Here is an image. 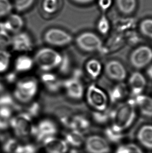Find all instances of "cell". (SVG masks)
<instances>
[{
    "mask_svg": "<svg viewBox=\"0 0 152 153\" xmlns=\"http://www.w3.org/2000/svg\"><path fill=\"white\" fill-rule=\"evenodd\" d=\"M40 83L36 77L28 75L18 79L13 86L12 94L17 103L28 105L36 100Z\"/></svg>",
    "mask_w": 152,
    "mask_h": 153,
    "instance_id": "obj_1",
    "label": "cell"
},
{
    "mask_svg": "<svg viewBox=\"0 0 152 153\" xmlns=\"http://www.w3.org/2000/svg\"><path fill=\"white\" fill-rule=\"evenodd\" d=\"M136 109L134 99L119 103L117 107L112 110L111 128L121 132L129 128L136 119Z\"/></svg>",
    "mask_w": 152,
    "mask_h": 153,
    "instance_id": "obj_2",
    "label": "cell"
},
{
    "mask_svg": "<svg viewBox=\"0 0 152 153\" xmlns=\"http://www.w3.org/2000/svg\"><path fill=\"white\" fill-rule=\"evenodd\" d=\"M37 67L41 72H54L58 70L63 59V53L57 49L45 46L38 49L33 56Z\"/></svg>",
    "mask_w": 152,
    "mask_h": 153,
    "instance_id": "obj_3",
    "label": "cell"
},
{
    "mask_svg": "<svg viewBox=\"0 0 152 153\" xmlns=\"http://www.w3.org/2000/svg\"><path fill=\"white\" fill-rule=\"evenodd\" d=\"M43 39L47 46L55 49L67 47L74 41V37L72 33L57 27L50 28L45 30Z\"/></svg>",
    "mask_w": 152,
    "mask_h": 153,
    "instance_id": "obj_4",
    "label": "cell"
},
{
    "mask_svg": "<svg viewBox=\"0 0 152 153\" xmlns=\"http://www.w3.org/2000/svg\"><path fill=\"white\" fill-rule=\"evenodd\" d=\"M84 97L88 105L94 111H103L108 109L109 102L108 95L96 84L89 85L86 89Z\"/></svg>",
    "mask_w": 152,
    "mask_h": 153,
    "instance_id": "obj_5",
    "label": "cell"
},
{
    "mask_svg": "<svg viewBox=\"0 0 152 153\" xmlns=\"http://www.w3.org/2000/svg\"><path fill=\"white\" fill-rule=\"evenodd\" d=\"M74 42L79 50L86 53L99 51L103 46L100 37L91 31H84L78 34Z\"/></svg>",
    "mask_w": 152,
    "mask_h": 153,
    "instance_id": "obj_6",
    "label": "cell"
},
{
    "mask_svg": "<svg viewBox=\"0 0 152 153\" xmlns=\"http://www.w3.org/2000/svg\"><path fill=\"white\" fill-rule=\"evenodd\" d=\"M33 126L32 118L25 111L13 116L10 120V126L19 137H26L31 135Z\"/></svg>",
    "mask_w": 152,
    "mask_h": 153,
    "instance_id": "obj_7",
    "label": "cell"
},
{
    "mask_svg": "<svg viewBox=\"0 0 152 153\" xmlns=\"http://www.w3.org/2000/svg\"><path fill=\"white\" fill-rule=\"evenodd\" d=\"M62 91L69 100L79 101L84 97L86 89L82 79L70 76L63 80Z\"/></svg>",
    "mask_w": 152,
    "mask_h": 153,
    "instance_id": "obj_8",
    "label": "cell"
},
{
    "mask_svg": "<svg viewBox=\"0 0 152 153\" xmlns=\"http://www.w3.org/2000/svg\"><path fill=\"white\" fill-rule=\"evenodd\" d=\"M34 47L33 37L28 32L22 30L13 35L10 47L13 51L19 54H29Z\"/></svg>",
    "mask_w": 152,
    "mask_h": 153,
    "instance_id": "obj_9",
    "label": "cell"
},
{
    "mask_svg": "<svg viewBox=\"0 0 152 153\" xmlns=\"http://www.w3.org/2000/svg\"><path fill=\"white\" fill-rule=\"evenodd\" d=\"M152 62V48L143 45L136 48L130 56V62L134 68L140 70L145 68Z\"/></svg>",
    "mask_w": 152,
    "mask_h": 153,
    "instance_id": "obj_10",
    "label": "cell"
},
{
    "mask_svg": "<svg viewBox=\"0 0 152 153\" xmlns=\"http://www.w3.org/2000/svg\"><path fill=\"white\" fill-rule=\"evenodd\" d=\"M58 132L57 124L49 118H43L33 126L31 135L38 141H43L47 137L55 136Z\"/></svg>",
    "mask_w": 152,
    "mask_h": 153,
    "instance_id": "obj_11",
    "label": "cell"
},
{
    "mask_svg": "<svg viewBox=\"0 0 152 153\" xmlns=\"http://www.w3.org/2000/svg\"><path fill=\"white\" fill-rule=\"evenodd\" d=\"M104 68L107 77L118 83L122 82L127 77V72L125 66L118 60L109 61L106 63Z\"/></svg>",
    "mask_w": 152,
    "mask_h": 153,
    "instance_id": "obj_12",
    "label": "cell"
},
{
    "mask_svg": "<svg viewBox=\"0 0 152 153\" xmlns=\"http://www.w3.org/2000/svg\"><path fill=\"white\" fill-rule=\"evenodd\" d=\"M85 149L88 153H109V143L103 137L94 135L89 137L84 141Z\"/></svg>",
    "mask_w": 152,
    "mask_h": 153,
    "instance_id": "obj_13",
    "label": "cell"
},
{
    "mask_svg": "<svg viewBox=\"0 0 152 153\" xmlns=\"http://www.w3.org/2000/svg\"><path fill=\"white\" fill-rule=\"evenodd\" d=\"M40 85L51 93H56L62 90L63 80L54 72H42L39 79Z\"/></svg>",
    "mask_w": 152,
    "mask_h": 153,
    "instance_id": "obj_14",
    "label": "cell"
},
{
    "mask_svg": "<svg viewBox=\"0 0 152 153\" xmlns=\"http://www.w3.org/2000/svg\"><path fill=\"white\" fill-rule=\"evenodd\" d=\"M13 70L19 74H25L31 72L35 67L33 56L29 54H19L13 60Z\"/></svg>",
    "mask_w": 152,
    "mask_h": 153,
    "instance_id": "obj_15",
    "label": "cell"
},
{
    "mask_svg": "<svg viewBox=\"0 0 152 153\" xmlns=\"http://www.w3.org/2000/svg\"><path fill=\"white\" fill-rule=\"evenodd\" d=\"M25 21L18 14H10L6 19L0 23V29L10 33L12 35L23 30Z\"/></svg>",
    "mask_w": 152,
    "mask_h": 153,
    "instance_id": "obj_16",
    "label": "cell"
},
{
    "mask_svg": "<svg viewBox=\"0 0 152 153\" xmlns=\"http://www.w3.org/2000/svg\"><path fill=\"white\" fill-rule=\"evenodd\" d=\"M146 86V79L141 73L135 72L130 76L127 87L134 97L142 94Z\"/></svg>",
    "mask_w": 152,
    "mask_h": 153,
    "instance_id": "obj_17",
    "label": "cell"
},
{
    "mask_svg": "<svg viewBox=\"0 0 152 153\" xmlns=\"http://www.w3.org/2000/svg\"><path fill=\"white\" fill-rule=\"evenodd\" d=\"M42 142L47 153H66L68 151V145L66 141L55 136L47 137Z\"/></svg>",
    "mask_w": 152,
    "mask_h": 153,
    "instance_id": "obj_18",
    "label": "cell"
},
{
    "mask_svg": "<svg viewBox=\"0 0 152 153\" xmlns=\"http://www.w3.org/2000/svg\"><path fill=\"white\" fill-rule=\"evenodd\" d=\"M134 99L136 107L141 114L146 117L152 118V97L142 94Z\"/></svg>",
    "mask_w": 152,
    "mask_h": 153,
    "instance_id": "obj_19",
    "label": "cell"
},
{
    "mask_svg": "<svg viewBox=\"0 0 152 153\" xmlns=\"http://www.w3.org/2000/svg\"><path fill=\"white\" fill-rule=\"evenodd\" d=\"M129 89L127 86L123 83H119L118 84L115 85L110 89L108 95L109 102L114 103H121L125 102L124 100L127 96Z\"/></svg>",
    "mask_w": 152,
    "mask_h": 153,
    "instance_id": "obj_20",
    "label": "cell"
},
{
    "mask_svg": "<svg viewBox=\"0 0 152 153\" xmlns=\"http://www.w3.org/2000/svg\"><path fill=\"white\" fill-rule=\"evenodd\" d=\"M103 70V65L101 62L94 58L88 60L84 65L85 72L92 79H98L102 74Z\"/></svg>",
    "mask_w": 152,
    "mask_h": 153,
    "instance_id": "obj_21",
    "label": "cell"
},
{
    "mask_svg": "<svg viewBox=\"0 0 152 153\" xmlns=\"http://www.w3.org/2000/svg\"><path fill=\"white\" fill-rule=\"evenodd\" d=\"M137 138L142 146L152 149V125L146 124L142 126L138 131Z\"/></svg>",
    "mask_w": 152,
    "mask_h": 153,
    "instance_id": "obj_22",
    "label": "cell"
},
{
    "mask_svg": "<svg viewBox=\"0 0 152 153\" xmlns=\"http://www.w3.org/2000/svg\"><path fill=\"white\" fill-rule=\"evenodd\" d=\"M82 132L75 130H70L65 134V141L68 145L74 147H80L84 141Z\"/></svg>",
    "mask_w": 152,
    "mask_h": 153,
    "instance_id": "obj_23",
    "label": "cell"
},
{
    "mask_svg": "<svg viewBox=\"0 0 152 153\" xmlns=\"http://www.w3.org/2000/svg\"><path fill=\"white\" fill-rule=\"evenodd\" d=\"M12 62V56L10 52L7 49L0 48V74H4L10 70Z\"/></svg>",
    "mask_w": 152,
    "mask_h": 153,
    "instance_id": "obj_24",
    "label": "cell"
},
{
    "mask_svg": "<svg viewBox=\"0 0 152 153\" xmlns=\"http://www.w3.org/2000/svg\"><path fill=\"white\" fill-rule=\"evenodd\" d=\"M116 3L118 10L124 14H131L137 7V0H116Z\"/></svg>",
    "mask_w": 152,
    "mask_h": 153,
    "instance_id": "obj_25",
    "label": "cell"
},
{
    "mask_svg": "<svg viewBox=\"0 0 152 153\" xmlns=\"http://www.w3.org/2000/svg\"><path fill=\"white\" fill-rule=\"evenodd\" d=\"M72 60L70 55L63 54L62 62L58 70L62 74L66 75L70 73L72 71Z\"/></svg>",
    "mask_w": 152,
    "mask_h": 153,
    "instance_id": "obj_26",
    "label": "cell"
},
{
    "mask_svg": "<svg viewBox=\"0 0 152 153\" xmlns=\"http://www.w3.org/2000/svg\"><path fill=\"white\" fill-rule=\"evenodd\" d=\"M58 0H43L42 7L43 11L47 14H55L58 10Z\"/></svg>",
    "mask_w": 152,
    "mask_h": 153,
    "instance_id": "obj_27",
    "label": "cell"
},
{
    "mask_svg": "<svg viewBox=\"0 0 152 153\" xmlns=\"http://www.w3.org/2000/svg\"><path fill=\"white\" fill-rule=\"evenodd\" d=\"M115 153H144L139 146L134 143L123 144L118 147Z\"/></svg>",
    "mask_w": 152,
    "mask_h": 153,
    "instance_id": "obj_28",
    "label": "cell"
},
{
    "mask_svg": "<svg viewBox=\"0 0 152 153\" xmlns=\"http://www.w3.org/2000/svg\"><path fill=\"white\" fill-rule=\"evenodd\" d=\"M139 27L142 35L152 42V19H144L140 23Z\"/></svg>",
    "mask_w": 152,
    "mask_h": 153,
    "instance_id": "obj_29",
    "label": "cell"
},
{
    "mask_svg": "<svg viewBox=\"0 0 152 153\" xmlns=\"http://www.w3.org/2000/svg\"><path fill=\"white\" fill-rule=\"evenodd\" d=\"M112 110L108 109L103 111H95L93 114V118L95 121L99 123H104L107 121L111 120Z\"/></svg>",
    "mask_w": 152,
    "mask_h": 153,
    "instance_id": "obj_30",
    "label": "cell"
},
{
    "mask_svg": "<svg viewBox=\"0 0 152 153\" xmlns=\"http://www.w3.org/2000/svg\"><path fill=\"white\" fill-rule=\"evenodd\" d=\"M110 23L105 15L100 18L97 23V29L100 33L105 35L108 33L110 30Z\"/></svg>",
    "mask_w": 152,
    "mask_h": 153,
    "instance_id": "obj_31",
    "label": "cell"
},
{
    "mask_svg": "<svg viewBox=\"0 0 152 153\" xmlns=\"http://www.w3.org/2000/svg\"><path fill=\"white\" fill-rule=\"evenodd\" d=\"M27 105V110L25 112L31 118L33 119L39 116L42 110V105L39 102H36L35 100Z\"/></svg>",
    "mask_w": 152,
    "mask_h": 153,
    "instance_id": "obj_32",
    "label": "cell"
},
{
    "mask_svg": "<svg viewBox=\"0 0 152 153\" xmlns=\"http://www.w3.org/2000/svg\"><path fill=\"white\" fill-rule=\"evenodd\" d=\"M16 103L12 94H8L5 92L0 95V107H8L14 109Z\"/></svg>",
    "mask_w": 152,
    "mask_h": 153,
    "instance_id": "obj_33",
    "label": "cell"
},
{
    "mask_svg": "<svg viewBox=\"0 0 152 153\" xmlns=\"http://www.w3.org/2000/svg\"><path fill=\"white\" fill-rule=\"evenodd\" d=\"M35 0H14V7L19 12L28 10L32 5Z\"/></svg>",
    "mask_w": 152,
    "mask_h": 153,
    "instance_id": "obj_34",
    "label": "cell"
},
{
    "mask_svg": "<svg viewBox=\"0 0 152 153\" xmlns=\"http://www.w3.org/2000/svg\"><path fill=\"white\" fill-rule=\"evenodd\" d=\"M13 7L10 0H0V19L10 14Z\"/></svg>",
    "mask_w": 152,
    "mask_h": 153,
    "instance_id": "obj_35",
    "label": "cell"
},
{
    "mask_svg": "<svg viewBox=\"0 0 152 153\" xmlns=\"http://www.w3.org/2000/svg\"><path fill=\"white\" fill-rule=\"evenodd\" d=\"M20 144L16 139H9L4 143L3 149L6 153H15Z\"/></svg>",
    "mask_w": 152,
    "mask_h": 153,
    "instance_id": "obj_36",
    "label": "cell"
},
{
    "mask_svg": "<svg viewBox=\"0 0 152 153\" xmlns=\"http://www.w3.org/2000/svg\"><path fill=\"white\" fill-rule=\"evenodd\" d=\"M12 35L3 30L0 29V48L7 49L10 47Z\"/></svg>",
    "mask_w": 152,
    "mask_h": 153,
    "instance_id": "obj_37",
    "label": "cell"
},
{
    "mask_svg": "<svg viewBox=\"0 0 152 153\" xmlns=\"http://www.w3.org/2000/svg\"><path fill=\"white\" fill-rule=\"evenodd\" d=\"M105 135L108 140L113 142H118L122 138V134L121 132H119L112 128L111 126L107 128L105 130Z\"/></svg>",
    "mask_w": 152,
    "mask_h": 153,
    "instance_id": "obj_38",
    "label": "cell"
},
{
    "mask_svg": "<svg viewBox=\"0 0 152 153\" xmlns=\"http://www.w3.org/2000/svg\"><path fill=\"white\" fill-rule=\"evenodd\" d=\"M4 83L5 84L13 85V86L16 83L17 81L19 79L18 74L13 70L12 71H8L6 73L4 74Z\"/></svg>",
    "mask_w": 152,
    "mask_h": 153,
    "instance_id": "obj_39",
    "label": "cell"
},
{
    "mask_svg": "<svg viewBox=\"0 0 152 153\" xmlns=\"http://www.w3.org/2000/svg\"><path fill=\"white\" fill-rule=\"evenodd\" d=\"M14 109L8 107H0V118L4 120H10L12 118Z\"/></svg>",
    "mask_w": 152,
    "mask_h": 153,
    "instance_id": "obj_40",
    "label": "cell"
},
{
    "mask_svg": "<svg viewBox=\"0 0 152 153\" xmlns=\"http://www.w3.org/2000/svg\"><path fill=\"white\" fill-rule=\"evenodd\" d=\"M36 147L32 144H27L19 146L15 153H35Z\"/></svg>",
    "mask_w": 152,
    "mask_h": 153,
    "instance_id": "obj_41",
    "label": "cell"
},
{
    "mask_svg": "<svg viewBox=\"0 0 152 153\" xmlns=\"http://www.w3.org/2000/svg\"><path fill=\"white\" fill-rule=\"evenodd\" d=\"M98 4L103 12H106L111 6L112 0H99Z\"/></svg>",
    "mask_w": 152,
    "mask_h": 153,
    "instance_id": "obj_42",
    "label": "cell"
},
{
    "mask_svg": "<svg viewBox=\"0 0 152 153\" xmlns=\"http://www.w3.org/2000/svg\"><path fill=\"white\" fill-rule=\"evenodd\" d=\"M10 127V120L0 118V131L6 130Z\"/></svg>",
    "mask_w": 152,
    "mask_h": 153,
    "instance_id": "obj_43",
    "label": "cell"
},
{
    "mask_svg": "<svg viewBox=\"0 0 152 153\" xmlns=\"http://www.w3.org/2000/svg\"><path fill=\"white\" fill-rule=\"evenodd\" d=\"M6 84L3 81L0 80V95L5 92Z\"/></svg>",
    "mask_w": 152,
    "mask_h": 153,
    "instance_id": "obj_44",
    "label": "cell"
},
{
    "mask_svg": "<svg viewBox=\"0 0 152 153\" xmlns=\"http://www.w3.org/2000/svg\"><path fill=\"white\" fill-rule=\"evenodd\" d=\"M72 1L78 4H86L93 2L94 0H72Z\"/></svg>",
    "mask_w": 152,
    "mask_h": 153,
    "instance_id": "obj_45",
    "label": "cell"
},
{
    "mask_svg": "<svg viewBox=\"0 0 152 153\" xmlns=\"http://www.w3.org/2000/svg\"><path fill=\"white\" fill-rule=\"evenodd\" d=\"M146 74L148 77L152 79V64L148 65L146 70Z\"/></svg>",
    "mask_w": 152,
    "mask_h": 153,
    "instance_id": "obj_46",
    "label": "cell"
},
{
    "mask_svg": "<svg viewBox=\"0 0 152 153\" xmlns=\"http://www.w3.org/2000/svg\"><path fill=\"white\" fill-rule=\"evenodd\" d=\"M70 153H80L78 151H77L76 149H72V151H70Z\"/></svg>",
    "mask_w": 152,
    "mask_h": 153,
    "instance_id": "obj_47",
    "label": "cell"
}]
</instances>
